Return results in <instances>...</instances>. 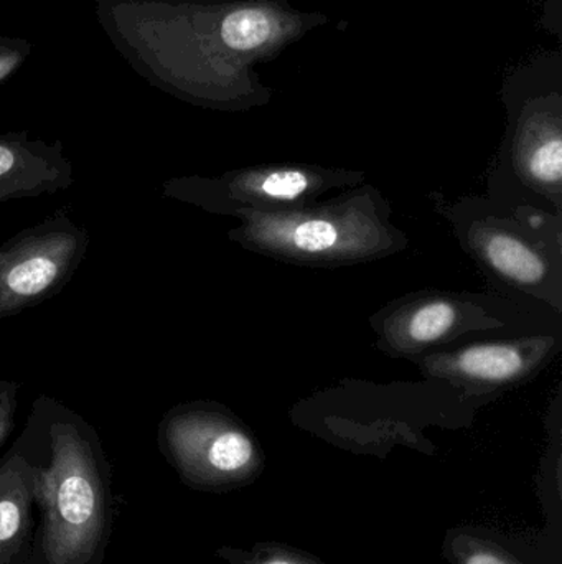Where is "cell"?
I'll list each match as a JSON object with an SVG mask.
<instances>
[{
  "label": "cell",
  "mask_w": 562,
  "mask_h": 564,
  "mask_svg": "<svg viewBox=\"0 0 562 564\" xmlns=\"http://www.w3.org/2000/svg\"><path fill=\"white\" fill-rule=\"evenodd\" d=\"M13 446L35 477L30 564H102L114 529L112 467L91 423L55 398H36Z\"/></svg>",
  "instance_id": "cell-1"
},
{
  "label": "cell",
  "mask_w": 562,
  "mask_h": 564,
  "mask_svg": "<svg viewBox=\"0 0 562 564\" xmlns=\"http://www.w3.org/2000/svg\"><path fill=\"white\" fill-rule=\"evenodd\" d=\"M230 238L247 250L287 263L342 267L406 247L405 237L378 210V198L353 195L323 207L257 214L240 212Z\"/></svg>",
  "instance_id": "cell-2"
},
{
  "label": "cell",
  "mask_w": 562,
  "mask_h": 564,
  "mask_svg": "<svg viewBox=\"0 0 562 564\" xmlns=\"http://www.w3.org/2000/svg\"><path fill=\"white\" fill-rule=\"evenodd\" d=\"M157 446L188 489L227 494L263 476L266 456L253 431L213 401L170 408L157 427Z\"/></svg>",
  "instance_id": "cell-3"
},
{
  "label": "cell",
  "mask_w": 562,
  "mask_h": 564,
  "mask_svg": "<svg viewBox=\"0 0 562 564\" xmlns=\"http://www.w3.org/2000/svg\"><path fill=\"white\" fill-rule=\"evenodd\" d=\"M502 98L518 171L537 191L560 194L562 178V53H540L511 69Z\"/></svg>",
  "instance_id": "cell-4"
},
{
  "label": "cell",
  "mask_w": 562,
  "mask_h": 564,
  "mask_svg": "<svg viewBox=\"0 0 562 564\" xmlns=\"http://www.w3.org/2000/svg\"><path fill=\"white\" fill-rule=\"evenodd\" d=\"M362 174L329 171L316 165L273 164L241 169L218 177H174L164 182L165 197L195 205L208 214L231 215L240 212L296 210L312 204L330 188L346 187L362 181Z\"/></svg>",
  "instance_id": "cell-5"
},
{
  "label": "cell",
  "mask_w": 562,
  "mask_h": 564,
  "mask_svg": "<svg viewBox=\"0 0 562 564\" xmlns=\"http://www.w3.org/2000/svg\"><path fill=\"white\" fill-rule=\"evenodd\" d=\"M89 234L56 214L0 243V322L56 297L89 250Z\"/></svg>",
  "instance_id": "cell-6"
},
{
  "label": "cell",
  "mask_w": 562,
  "mask_h": 564,
  "mask_svg": "<svg viewBox=\"0 0 562 564\" xmlns=\"http://www.w3.org/2000/svg\"><path fill=\"white\" fill-rule=\"evenodd\" d=\"M553 351L548 338L485 341L429 355L422 368L467 388H508L533 375Z\"/></svg>",
  "instance_id": "cell-7"
},
{
  "label": "cell",
  "mask_w": 562,
  "mask_h": 564,
  "mask_svg": "<svg viewBox=\"0 0 562 564\" xmlns=\"http://www.w3.org/2000/svg\"><path fill=\"white\" fill-rule=\"evenodd\" d=\"M73 182L75 171L59 145L0 138V204L58 194Z\"/></svg>",
  "instance_id": "cell-8"
},
{
  "label": "cell",
  "mask_w": 562,
  "mask_h": 564,
  "mask_svg": "<svg viewBox=\"0 0 562 564\" xmlns=\"http://www.w3.org/2000/svg\"><path fill=\"white\" fill-rule=\"evenodd\" d=\"M471 305L449 295H421L383 318L379 332L389 350L415 354L472 327Z\"/></svg>",
  "instance_id": "cell-9"
},
{
  "label": "cell",
  "mask_w": 562,
  "mask_h": 564,
  "mask_svg": "<svg viewBox=\"0 0 562 564\" xmlns=\"http://www.w3.org/2000/svg\"><path fill=\"white\" fill-rule=\"evenodd\" d=\"M35 533V477L12 444L0 459V564H30Z\"/></svg>",
  "instance_id": "cell-10"
},
{
  "label": "cell",
  "mask_w": 562,
  "mask_h": 564,
  "mask_svg": "<svg viewBox=\"0 0 562 564\" xmlns=\"http://www.w3.org/2000/svg\"><path fill=\"white\" fill-rule=\"evenodd\" d=\"M441 553L448 564H562V553L543 545L533 532L475 523L449 529Z\"/></svg>",
  "instance_id": "cell-11"
},
{
  "label": "cell",
  "mask_w": 562,
  "mask_h": 564,
  "mask_svg": "<svg viewBox=\"0 0 562 564\" xmlns=\"http://www.w3.org/2000/svg\"><path fill=\"white\" fill-rule=\"evenodd\" d=\"M472 253L477 254L484 267L494 270L502 280L537 289L550 281L547 258L535 250L524 237L502 228H474L469 237Z\"/></svg>",
  "instance_id": "cell-12"
},
{
  "label": "cell",
  "mask_w": 562,
  "mask_h": 564,
  "mask_svg": "<svg viewBox=\"0 0 562 564\" xmlns=\"http://www.w3.org/2000/svg\"><path fill=\"white\" fill-rule=\"evenodd\" d=\"M537 497L544 516L543 529L533 532L543 545L562 553V470L561 444L548 449L537 476Z\"/></svg>",
  "instance_id": "cell-13"
},
{
  "label": "cell",
  "mask_w": 562,
  "mask_h": 564,
  "mask_svg": "<svg viewBox=\"0 0 562 564\" xmlns=\"http://www.w3.org/2000/svg\"><path fill=\"white\" fill-rule=\"evenodd\" d=\"M214 556L227 564H329L313 553L276 540L256 542L250 550L221 546Z\"/></svg>",
  "instance_id": "cell-14"
},
{
  "label": "cell",
  "mask_w": 562,
  "mask_h": 564,
  "mask_svg": "<svg viewBox=\"0 0 562 564\" xmlns=\"http://www.w3.org/2000/svg\"><path fill=\"white\" fill-rule=\"evenodd\" d=\"M20 384L12 380H0V447L15 430L19 410Z\"/></svg>",
  "instance_id": "cell-15"
}]
</instances>
